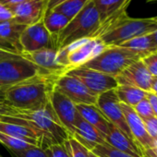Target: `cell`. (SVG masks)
<instances>
[{
    "instance_id": "9a60e30c",
    "label": "cell",
    "mask_w": 157,
    "mask_h": 157,
    "mask_svg": "<svg viewBox=\"0 0 157 157\" xmlns=\"http://www.w3.org/2000/svg\"><path fill=\"white\" fill-rule=\"evenodd\" d=\"M22 57L31 61L44 71L61 77L66 74L65 67L57 61V50L54 48H44L32 53L21 54Z\"/></svg>"
},
{
    "instance_id": "f1b7e54d",
    "label": "cell",
    "mask_w": 157,
    "mask_h": 157,
    "mask_svg": "<svg viewBox=\"0 0 157 157\" xmlns=\"http://www.w3.org/2000/svg\"><path fill=\"white\" fill-rule=\"evenodd\" d=\"M91 151L97 157H133L129 154L116 150L106 142L96 145Z\"/></svg>"
},
{
    "instance_id": "7402d4cb",
    "label": "cell",
    "mask_w": 157,
    "mask_h": 157,
    "mask_svg": "<svg viewBox=\"0 0 157 157\" xmlns=\"http://www.w3.org/2000/svg\"><path fill=\"white\" fill-rule=\"evenodd\" d=\"M26 26L15 22L13 20L0 22V41L10 45L20 54L21 49L20 45V37Z\"/></svg>"
},
{
    "instance_id": "e575fe53",
    "label": "cell",
    "mask_w": 157,
    "mask_h": 157,
    "mask_svg": "<svg viewBox=\"0 0 157 157\" xmlns=\"http://www.w3.org/2000/svg\"><path fill=\"white\" fill-rule=\"evenodd\" d=\"M51 157H70L64 144H54L47 148Z\"/></svg>"
},
{
    "instance_id": "6da1fadb",
    "label": "cell",
    "mask_w": 157,
    "mask_h": 157,
    "mask_svg": "<svg viewBox=\"0 0 157 157\" xmlns=\"http://www.w3.org/2000/svg\"><path fill=\"white\" fill-rule=\"evenodd\" d=\"M60 77L42 75L7 87L6 103L18 111H36L50 103L56 82Z\"/></svg>"
},
{
    "instance_id": "c3c4849f",
    "label": "cell",
    "mask_w": 157,
    "mask_h": 157,
    "mask_svg": "<svg viewBox=\"0 0 157 157\" xmlns=\"http://www.w3.org/2000/svg\"><path fill=\"white\" fill-rule=\"evenodd\" d=\"M143 157H147V156H144V155H143Z\"/></svg>"
},
{
    "instance_id": "277c9868",
    "label": "cell",
    "mask_w": 157,
    "mask_h": 157,
    "mask_svg": "<svg viewBox=\"0 0 157 157\" xmlns=\"http://www.w3.org/2000/svg\"><path fill=\"white\" fill-rule=\"evenodd\" d=\"M101 26L99 13L91 1L70 20L67 27L58 34L56 39V47L57 50L67 46L81 39L95 38Z\"/></svg>"
},
{
    "instance_id": "9c48e42d",
    "label": "cell",
    "mask_w": 157,
    "mask_h": 157,
    "mask_svg": "<svg viewBox=\"0 0 157 157\" xmlns=\"http://www.w3.org/2000/svg\"><path fill=\"white\" fill-rule=\"evenodd\" d=\"M67 74L78 78L92 93L97 95L110 90H115L118 86L116 77L85 67L74 68Z\"/></svg>"
},
{
    "instance_id": "d6a6232c",
    "label": "cell",
    "mask_w": 157,
    "mask_h": 157,
    "mask_svg": "<svg viewBox=\"0 0 157 157\" xmlns=\"http://www.w3.org/2000/svg\"><path fill=\"white\" fill-rule=\"evenodd\" d=\"M141 60L151 77H157V52L144 56Z\"/></svg>"
},
{
    "instance_id": "7dc6e473",
    "label": "cell",
    "mask_w": 157,
    "mask_h": 157,
    "mask_svg": "<svg viewBox=\"0 0 157 157\" xmlns=\"http://www.w3.org/2000/svg\"><path fill=\"white\" fill-rule=\"evenodd\" d=\"M0 157H3V156H2V155H1V154H0Z\"/></svg>"
},
{
    "instance_id": "f546056e",
    "label": "cell",
    "mask_w": 157,
    "mask_h": 157,
    "mask_svg": "<svg viewBox=\"0 0 157 157\" xmlns=\"http://www.w3.org/2000/svg\"><path fill=\"white\" fill-rule=\"evenodd\" d=\"M133 110L135 111V113L142 119V120H145V119H148L151 117H154V114H153V110H152V107H151V105L148 99V97L142 99L140 102H139L135 106L132 107Z\"/></svg>"
},
{
    "instance_id": "836d02e7",
    "label": "cell",
    "mask_w": 157,
    "mask_h": 157,
    "mask_svg": "<svg viewBox=\"0 0 157 157\" xmlns=\"http://www.w3.org/2000/svg\"><path fill=\"white\" fill-rule=\"evenodd\" d=\"M143 122L145 125L146 131L148 135L150 136V138L151 140L156 139L157 138V117H151L148 119L143 120Z\"/></svg>"
},
{
    "instance_id": "603a6c76",
    "label": "cell",
    "mask_w": 157,
    "mask_h": 157,
    "mask_svg": "<svg viewBox=\"0 0 157 157\" xmlns=\"http://www.w3.org/2000/svg\"><path fill=\"white\" fill-rule=\"evenodd\" d=\"M117 46H121V47L129 49V50L140 55L142 56V58L150 54L157 52L156 46L153 43L151 33L135 37V38L128 40Z\"/></svg>"
},
{
    "instance_id": "8fae6325",
    "label": "cell",
    "mask_w": 157,
    "mask_h": 157,
    "mask_svg": "<svg viewBox=\"0 0 157 157\" xmlns=\"http://www.w3.org/2000/svg\"><path fill=\"white\" fill-rule=\"evenodd\" d=\"M95 105L99 108V110L109 121V123L117 127L128 138L133 140L126 122L125 116L120 107V102L117 96L115 90H110L108 92L101 94L97 98Z\"/></svg>"
},
{
    "instance_id": "484cf974",
    "label": "cell",
    "mask_w": 157,
    "mask_h": 157,
    "mask_svg": "<svg viewBox=\"0 0 157 157\" xmlns=\"http://www.w3.org/2000/svg\"><path fill=\"white\" fill-rule=\"evenodd\" d=\"M91 0H67L56 7L52 10L62 13L68 19H73L78 12H80Z\"/></svg>"
},
{
    "instance_id": "30bf717a",
    "label": "cell",
    "mask_w": 157,
    "mask_h": 157,
    "mask_svg": "<svg viewBox=\"0 0 157 157\" xmlns=\"http://www.w3.org/2000/svg\"><path fill=\"white\" fill-rule=\"evenodd\" d=\"M20 45L21 54L35 52L44 48L56 49L55 41L46 30L43 20L25 27L20 37Z\"/></svg>"
},
{
    "instance_id": "ffe728a7",
    "label": "cell",
    "mask_w": 157,
    "mask_h": 157,
    "mask_svg": "<svg viewBox=\"0 0 157 157\" xmlns=\"http://www.w3.org/2000/svg\"><path fill=\"white\" fill-rule=\"evenodd\" d=\"M0 132L23 140L33 146L42 148L40 137L33 129L27 126L0 121Z\"/></svg>"
},
{
    "instance_id": "ab89813d",
    "label": "cell",
    "mask_w": 157,
    "mask_h": 157,
    "mask_svg": "<svg viewBox=\"0 0 157 157\" xmlns=\"http://www.w3.org/2000/svg\"><path fill=\"white\" fill-rule=\"evenodd\" d=\"M24 1H26V0H0V4H2L3 6L7 8H10L15 5L21 4Z\"/></svg>"
},
{
    "instance_id": "74e56055",
    "label": "cell",
    "mask_w": 157,
    "mask_h": 157,
    "mask_svg": "<svg viewBox=\"0 0 157 157\" xmlns=\"http://www.w3.org/2000/svg\"><path fill=\"white\" fill-rule=\"evenodd\" d=\"M148 99L151 105V107H152V110H153V114H154V117H157V95L155 94H152V93H149L148 94Z\"/></svg>"
},
{
    "instance_id": "4316f807",
    "label": "cell",
    "mask_w": 157,
    "mask_h": 157,
    "mask_svg": "<svg viewBox=\"0 0 157 157\" xmlns=\"http://www.w3.org/2000/svg\"><path fill=\"white\" fill-rule=\"evenodd\" d=\"M0 143L7 147L10 151V152L22 151L33 147V145L26 142L23 140L12 137L8 134H4L2 132H0Z\"/></svg>"
},
{
    "instance_id": "cb8c5ba5",
    "label": "cell",
    "mask_w": 157,
    "mask_h": 157,
    "mask_svg": "<svg viewBox=\"0 0 157 157\" xmlns=\"http://www.w3.org/2000/svg\"><path fill=\"white\" fill-rule=\"evenodd\" d=\"M69 21H70V19H68L62 13L57 12L56 10H50L44 14L43 18V22L46 30L49 32V33L53 37L55 41V44H56V37L67 27Z\"/></svg>"
},
{
    "instance_id": "5b68a950",
    "label": "cell",
    "mask_w": 157,
    "mask_h": 157,
    "mask_svg": "<svg viewBox=\"0 0 157 157\" xmlns=\"http://www.w3.org/2000/svg\"><path fill=\"white\" fill-rule=\"evenodd\" d=\"M106 47L107 45L97 38L81 39L57 50V61L65 67L67 74L74 68L84 66L99 56Z\"/></svg>"
},
{
    "instance_id": "83f0119b",
    "label": "cell",
    "mask_w": 157,
    "mask_h": 157,
    "mask_svg": "<svg viewBox=\"0 0 157 157\" xmlns=\"http://www.w3.org/2000/svg\"><path fill=\"white\" fill-rule=\"evenodd\" d=\"M63 144L70 157H90L91 151L71 135Z\"/></svg>"
},
{
    "instance_id": "4dcf8cb0",
    "label": "cell",
    "mask_w": 157,
    "mask_h": 157,
    "mask_svg": "<svg viewBox=\"0 0 157 157\" xmlns=\"http://www.w3.org/2000/svg\"><path fill=\"white\" fill-rule=\"evenodd\" d=\"M11 153L14 157H51L47 149H42L36 146L22 151H15Z\"/></svg>"
},
{
    "instance_id": "60d3db41",
    "label": "cell",
    "mask_w": 157,
    "mask_h": 157,
    "mask_svg": "<svg viewBox=\"0 0 157 157\" xmlns=\"http://www.w3.org/2000/svg\"><path fill=\"white\" fill-rule=\"evenodd\" d=\"M143 155L147 157H157V147L143 150Z\"/></svg>"
},
{
    "instance_id": "3957f363",
    "label": "cell",
    "mask_w": 157,
    "mask_h": 157,
    "mask_svg": "<svg viewBox=\"0 0 157 157\" xmlns=\"http://www.w3.org/2000/svg\"><path fill=\"white\" fill-rule=\"evenodd\" d=\"M157 29V16L146 19L129 18L127 13L101 23L96 34L105 45H120L135 37L149 34Z\"/></svg>"
},
{
    "instance_id": "f6af8a7d",
    "label": "cell",
    "mask_w": 157,
    "mask_h": 157,
    "mask_svg": "<svg viewBox=\"0 0 157 157\" xmlns=\"http://www.w3.org/2000/svg\"><path fill=\"white\" fill-rule=\"evenodd\" d=\"M90 157H97V156H96V155H94V154L91 151V152H90Z\"/></svg>"
},
{
    "instance_id": "b9f144b4",
    "label": "cell",
    "mask_w": 157,
    "mask_h": 157,
    "mask_svg": "<svg viewBox=\"0 0 157 157\" xmlns=\"http://www.w3.org/2000/svg\"><path fill=\"white\" fill-rule=\"evenodd\" d=\"M151 93L157 94V77H152L151 86Z\"/></svg>"
},
{
    "instance_id": "f35d334b",
    "label": "cell",
    "mask_w": 157,
    "mask_h": 157,
    "mask_svg": "<svg viewBox=\"0 0 157 157\" xmlns=\"http://www.w3.org/2000/svg\"><path fill=\"white\" fill-rule=\"evenodd\" d=\"M65 1H67V0H46V12L54 10L56 7Z\"/></svg>"
},
{
    "instance_id": "4fadbf2b",
    "label": "cell",
    "mask_w": 157,
    "mask_h": 157,
    "mask_svg": "<svg viewBox=\"0 0 157 157\" xmlns=\"http://www.w3.org/2000/svg\"><path fill=\"white\" fill-rule=\"evenodd\" d=\"M9 9L15 22L29 26L43 20L46 13V0H26Z\"/></svg>"
},
{
    "instance_id": "8992f818",
    "label": "cell",
    "mask_w": 157,
    "mask_h": 157,
    "mask_svg": "<svg viewBox=\"0 0 157 157\" xmlns=\"http://www.w3.org/2000/svg\"><path fill=\"white\" fill-rule=\"evenodd\" d=\"M140 59H142V56L129 49L110 45L82 67L117 77L125 68Z\"/></svg>"
},
{
    "instance_id": "681fc988",
    "label": "cell",
    "mask_w": 157,
    "mask_h": 157,
    "mask_svg": "<svg viewBox=\"0 0 157 157\" xmlns=\"http://www.w3.org/2000/svg\"><path fill=\"white\" fill-rule=\"evenodd\" d=\"M0 22H1V21H0Z\"/></svg>"
},
{
    "instance_id": "5bb4252c",
    "label": "cell",
    "mask_w": 157,
    "mask_h": 157,
    "mask_svg": "<svg viewBox=\"0 0 157 157\" xmlns=\"http://www.w3.org/2000/svg\"><path fill=\"white\" fill-rule=\"evenodd\" d=\"M50 103L59 121L68 131V133L72 135L74 126L78 117H81L77 111L76 105L56 89H54L51 94Z\"/></svg>"
},
{
    "instance_id": "d4e9b609",
    "label": "cell",
    "mask_w": 157,
    "mask_h": 157,
    "mask_svg": "<svg viewBox=\"0 0 157 157\" xmlns=\"http://www.w3.org/2000/svg\"><path fill=\"white\" fill-rule=\"evenodd\" d=\"M115 91L119 102L130 107L135 106L139 102L146 98L149 94L139 88L127 85H118Z\"/></svg>"
},
{
    "instance_id": "f907efd6",
    "label": "cell",
    "mask_w": 157,
    "mask_h": 157,
    "mask_svg": "<svg viewBox=\"0 0 157 157\" xmlns=\"http://www.w3.org/2000/svg\"><path fill=\"white\" fill-rule=\"evenodd\" d=\"M156 95H157V94H156Z\"/></svg>"
},
{
    "instance_id": "ba28073f",
    "label": "cell",
    "mask_w": 157,
    "mask_h": 157,
    "mask_svg": "<svg viewBox=\"0 0 157 157\" xmlns=\"http://www.w3.org/2000/svg\"><path fill=\"white\" fill-rule=\"evenodd\" d=\"M55 89L70 99L75 105H96L99 95L92 93L78 78L69 74L61 76Z\"/></svg>"
},
{
    "instance_id": "52a82bcc",
    "label": "cell",
    "mask_w": 157,
    "mask_h": 157,
    "mask_svg": "<svg viewBox=\"0 0 157 157\" xmlns=\"http://www.w3.org/2000/svg\"><path fill=\"white\" fill-rule=\"evenodd\" d=\"M42 75L54 74L44 71L22 56L0 62V83L5 86L23 82Z\"/></svg>"
},
{
    "instance_id": "e0dca14e",
    "label": "cell",
    "mask_w": 157,
    "mask_h": 157,
    "mask_svg": "<svg viewBox=\"0 0 157 157\" xmlns=\"http://www.w3.org/2000/svg\"><path fill=\"white\" fill-rule=\"evenodd\" d=\"M105 140L107 144L119 151L133 157H143V150L140 145L111 123L109 124L108 132L105 137Z\"/></svg>"
},
{
    "instance_id": "7a4b0ae2",
    "label": "cell",
    "mask_w": 157,
    "mask_h": 157,
    "mask_svg": "<svg viewBox=\"0 0 157 157\" xmlns=\"http://www.w3.org/2000/svg\"><path fill=\"white\" fill-rule=\"evenodd\" d=\"M0 121L31 128L40 137L42 149H47L54 144H63L70 136L59 121L51 103L36 111H19L14 117H3Z\"/></svg>"
},
{
    "instance_id": "7c38bea8",
    "label": "cell",
    "mask_w": 157,
    "mask_h": 157,
    "mask_svg": "<svg viewBox=\"0 0 157 157\" xmlns=\"http://www.w3.org/2000/svg\"><path fill=\"white\" fill-rule=\"evenodd\" d=\"M118 85H127L151 93L152 77L141 59L132 63L116 77Z\"/></svg>"
},
{
    "instance_id": "d590c367",
    "label": "cell",
    "mask_w": 157,
    "mask_h": 157,
    "mask_svg": "<svg viewBox=\"0 0 157 157\" xmlns=\"http://www.w3.org/2000/svg\"><path fill=\"white\" fill-rule=\"evenodd\" d=\"M19 111L12 108L7 104L0 103V119L3 117H14Z\"/></svg>"
},
{
    "instance_id": "7bdbcfd3",
    "label": "cell",
    "mask_w": 157,
    "mask_h": 157,
    "mask_svg": "<svg viewBox=\"0 0 157 157\" xmlns=\"http://www.w3.org/2000/svg\"><path fill=\"white\" fill-rule=\"evenodd\" d=\"M151 38L153 40V43H154V44L156 46V49H157V29L153 33H151Z\"/></svg>"
},
{
    "instance_id": "44dd1931",
    "label": "cell",
    "mask_w": 157,
    "mask_h": 157,
    "mask_svg": "<svg viewBox=\"0 0 157 157\" xmlns=\"http://www.w3.org/2000/svg\"><path fill=\"white\" fill-rule=\"evenodd\" d=\"M132 0H93L99 13L101 23L108 19L127 13V9Z\"/></svg>"
},
{
    "instance_id": "2e32d148",
    "label": "cell",
    "mask_w": 157,
    "mask_h": 157,
    "mask_svg": "<svg viewBox=\"0 0 157 157\" xmlns=\"http://www.w3.org/2000/svg\"><path fill=\"white\" fill-rule=\"evenodd\" d=\"M120 107L125 116L126 122L133 140L140 145L142 150L151 147L152 140L148 135L143 120L135 113L132 107L120 103Z\"/></svg>"
},
{
    "instance_id": "d6986e66",
    "label": "cell",
    "mask_w": 157,
    "mask_h": 157,
    "mask_svg": "<svg viewBox=\"0 0 157 157\" xmlns=\"http://www.w3.org/2000/svg\"><path fill=\"white\" fill-rule=\"evenodd\" d=\"M76 108L85 121L98 129L104 138L105 137L110 123L95 105H76Z\"/></svg>"
},
{
    "instance_id": "ac0fdd59",
    "label": "cell",
    "mask_w": 157,
    "mask_h": 157,
    "mask_svg": "<svg viewBox=\"0 0 157 157\" xmlns=\"http://www.w3.org/2000/svg\"><path fill=\"white\" fill-rule=\"evenodd\" d=\"M71 136L84 145L89 151H92L96 145L105 142L102 133L85 121L82 117L77 120Z\"/></svg>"
},
{
    "instance_id": "8d00e7d4",
    "label": "cell",
    "mask_w": 157,
    "mask_h": 157,
    "mask_svg": "<svg viewBox=\"0 0 157 157\" xmlns=\"http://www.w3.org/2000/svg\"><path fill=\"white\" fill-rule=\"evenodd\" d=\"M13 20V15L10 11V10L2 4H0V21H11Z\"/></svg>"
},
{
    "instance_id": "1f68e13d",
    "label": "cell",
    "mask_w": 157,
    "mask_h": 157,
    "mask_svg": "<svg viewBox=\"0 0 157 157\" xmlns=\"http://www.w3.org/2000/svg\"><path fill=\"white\" fill-rule=\"evenodd\" d=\"M21 56V54H20L10 45L0 41V62L13 58H19Z\"/></svg>"
},
{
    "instance_id": "ee69618b",
    "label": "cell",
    "mask_w": 157,
    "mask_h": 157,
    "mask_svg": "<svg viewBox=\"0 0 157 157\" xmlns=\"http://www.w3.org/2000/svg\"><path fill=\"white\" fill-rule=\"evenodd\" d=\"M146 2L150 3V2H157V0H146Z\"/></svg>"
},
{
    "instance_id": "bcb514c9",
    "label": "cell",
    "mask_w": 157,
    "mask_h": 157,
    "mask_svg": "<svg viewBox=\"0 0 157 157\" xmlns=\"http://www.w3.org/2000/svg\"><path fill=\"white\" fill-rule=\"evenodd\" d=\"M2 87H5V85H3L2 83H0V88H2Z\"/></svg>"
}]
</instances>
